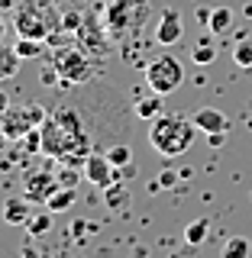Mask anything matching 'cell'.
<instances>
[{"label":"cell","mask_w":252,"mask_h":258,"mask_svg":"<svg viewBox=\"0 0 252 258\" xmlns=\"http://www.w3.org/2000/svg\"><path fill=\"white\" fill-rule=\"evenodd\" d=\"M42 129V155L59 158L65 165H81L84 168L87 155H91V139H87L84 126H81V116L75 110H55L45 116Z\"/></svg>","instance_id":"6da1fadb"},{"label":"cell","mask_w":252,"mask_h":258,"mask_svg":"<svg viewBox=\"0 0 252 258\" xmlns=\"http://www.w3.org/2000/svg\"><path fill=\"white\" fill-rule=\"evenodd\" d=\"M200 129L194 126V119L188 116H178V113H162L159 119L149 123V145L165 158H178L191 149L194 136Z\"/></svg>","instance_id":"7a4b0ae2"},{"label":"cell","mask_w":252,"mask_h":258,"mask_svg":"<svg viewBox=\"0 0 252 258\" xmlns=\"http://www.w3.org/2000/svg\"><path fill=\"white\" fill-rule=\"evenodd\" d=\"M59 23H62V16L48 0H23L20 10H16V32H20L23 39H39V42H45Z\"/></svg>","instance_id":"3957f363"},{"label":"cell","mask_w":252,"mask_h":258,"mask_svg":"<svg viewBox=\"0 0 252 258\" xmlns=\"http://www.w3.org/2000/svg\"><path fill=\"white\" fill-rule=\"evenodd\" d=\"M149 13L145 0H110L107 10H104V26L113 39H123L126 32H139V23Z\"/></svg>","instance_id":"277c9868"},{"label":"cell","mask_w":252,"mask_h":258,"mask_svg":"<svg viewBox=\"0 0 252 258\" xmlns=\"http://www.w3.org/2000/svg\"><path fill=\"white\" fill-rule=\"evenodd\" d=\"M145 81H149V87L156 94H172L181 87V81H184V68H181V61L175 58V55H159V58H152L149 64H145Z\"/></svg>","instance_id":"5b68a950"},{"label":"cell","mask_w":252,"mask_h":258,"mask_svg":"<svg viewBox=\"0 0 252 258\" xmlns=\"http://www.w3.org/2000/svg\"><path fill=\"white\" fill-rule=\"evenodd\" d=\"M48 113L42 107H32V103H26V107H16V103H10L4 113H0V123H4L7 136L10 139H23L26 133H32V129H39L45 123Z\"/></svg>","instance_id":"8992f818"},{"label":"cell","mask_w":252,"mask_h":258,"mask_svg":"<svg viewBox=\"0 0 252 258\" xmlns=\"http://www.w3.org/2000/svg\"><path fill=\"white\" fill-rule=\"evenodd\" d=\"M59 187H62L59 174H52V171H29L26 181H23V197H26L29 204H42L45 207L48 197H52Z\"/></svg>","instance_id":"52a82bcc"},{"label":"cell","mask_w":252,"mask_h":258,"mask_svg":"<svg viewBox=\"0 0 252 258\" xmlns=\"http://www.w3.org/2000/svg\"><path fill=\"white\" fill-rule=\"evenodd\" d=\"M84 177L94 184V187H104V190H107L110 184H117V168L110 165L107 152H104V155H87V161H84Z\"/></svg>","instance_id":"ba28073f"},{"label":"cell","mask_w":252,"mask_h":258,"mask_svg":"<svg viewBox=\"0 0 252 258\" xmlns=\"http://www.w3.org/2000/svg\"><path fill=\"white\" fill-rule=\"evenodd\" d=\"M55 71H59L62 78H68V81H87V64H84V58H81L78 52H62V55H55Z\"/></svg>","instance_id":"9c48e42d"},{"label":"cell","mask_w":252,"mask_h":258,"mask_svg":"<svg viewBox=\"0 0 252 258\" xmlns=\"http://www.w3.org/2000/svg\"><path fill=\"white\" fill-rule=\"evenodd\" d=\"M191 119H194V126H197L200 133H207V136H217V133H226V129H230V119L214 107H200Z\"/></svg>","instance_id":"30bf717a"},{"label":"cell","mask_w":252,"mask_h":258,"mask_svg":"<svg viewBox=\"0 0 252 258\" xmlns=\"http://www.w3.org/2000/svg\"><path fill=\"white\" fill-rule=\"evenodd\" d=\"M156 39L159 45H175L181 39V13L178 10H165L159 16V26H156Z\"/></svg>","instance_id":"8fae6325"},{"label":"cell","mask_w":252,"mask_h":258,"mask_svg":"<svg viewBox=\"0 0 252 258\" xmlns=\"http://www.w3.org/2000/svg\"><path fill=\"white\" fill-rule=\"evenodd\" d=\"M32 220V204L26 197H7L4 200V223L10 226H26Z\"/></svg>","instance_id":"7c38bea8"},{"label":"cell","mask_w":252,"mask_h":258,"mask_svg":"<svg viewBox=\"0 0 252 258\" xmlns=\"http://www.w3.org/2000/svg\"><path fill=\"white\" fill-rule=\"evenodd\" d=\"M230 26H233V10H230V7H217V10H210V20H207L210 32L220 36V32H226Z\"/></svg>","instance_id":"4fadbf2b"},{"label":"cell","mask_w":252,"mask_h":258,"mask_svg":"<svg viewBox=\"0 0 252 258\" xmlns=\"http://www.w3.org/2000/svg\"><path fill=\"white\" fill-rule=\"evenodd\" d=\"M136 116L145 119V123L159 119V116H162V94H156V97H145V100L136 103Z\"/></svg>","instance_id":"5bb4252c"},{"label":"cell","mask_w":252,"mask_h":258,"mask_svg":"<svg viewBox=\"0 0 252 258\" xmlns=\"http://www.w3.org/2000/svg\"><path fill=\"white\" fill-rule=\"evenodd\" d=\"M71 204H75V187H59L52 197H48L45 207H48V213H65Z\"/></svg>","instance_id":"9a60e30c"},{"label":"cell","mask_w":252,"mask_h":258,"mask_svg":"<svg viewBox=\"0 0 252 258\" xmlns=\"http://www.w3.org/2000/svg\"><path fill=\"white\" fill-rule=\"evenodd\" d=\"M207 229H210V220H197V223H191L188 229H184V242H188L191 248H197L200 242L207 239Z\"/></svg>","instance_id":"2e32d148"},{"label":"cell","mask_w":252,"mask_h":258,"mask_svg":"<svg viewBox=\"0 0 252 258\" xmlns=\"http://www.w3.org/2000/svg\"><path fill=\"white\" fill-rule=\"evenodd\" d=\"M223 258H249V239H242V236L226 239V245H223Z\"/></svg>","instance_id":"e0dca14e"},{"label":"cell","mask_w":252,"mask_h":258,"mask_svg":"<svg viewBox=\"0 0 252 258\" xmlns=\"http://www.w3.org/2000/svg\"><path fill=\"white\" fill-rule=\"evenodd\" d=\"M233 61H236L239 68H252V39H239V42L233 45Z\"/></svg>","instance_id":"ac0fdd59"},{"label":"cell","mask_w":252,"mask_h":258,"mask_svg":"<svg viewBox=\"0 0 252 258\" xmlns=\"http://www.w3.org/2000/svg\"><path fill=\"white\" fill-rule=\"evenodd\" d=\"M16 55H20V58H39V55H42V42H39V39H23L20 36Z\"/></svg>","instance_id":"d6986e66"},{"label":"cell","mask_w":252,"mask_h":258,"mask_svg":"<svg viewBox=\"0 0 252 258\" xmlns=\"http://www.w3.org/2000/svg\"><path fill=\"white\" fill-rule=\"evenodd\" d=\"M16 64H20V55H16V48H0V78H7V75H13L16 71Z\"/></svg>","instance_id":"ffe728a7"},{"label":"cell","mask_w":252,"mask_h":258,"mask_svg":"<svg viewBox=\"0 0 252 258\" xmlns=\"http://www.w3.org/2000/svg\"><path fill=\"white\" fill-rule=\"evenodd\" d=\"M104 194H107V204H110V207H117V210L129 204V194H126L123 184H110V187L104 190Z\"/></svg>","instance_id":"44dd1931"},{"label":"cell","mask_w":252,"mask_h":258,"mask_svg":"<svg viewBox=\"0 0 252 258\" xmlns=\"http://www.w3.org/2000/svg\"><path fill=\"white\" fill-rule=\"evenodd\" d=\"M191 58L197 61V64H210V61H217V48L210 45V42H197V45H194V52H191Z\"/></svg>","instance_id":"7402d4cb"},{"label":"cell","mask_w":252,"mask_h":258,"mask_svg":"<svg viewBox=\"0 0 252 258\" xmlns=\"http://www.w3.org/2000/svg\"><path fill=\"white\" fill-rule=\"evenodd\" d=\"M107 158H110V165H113V168H126L129 161H133V152H129L126 145H113V149L107 152Z\"/></svg>","instance_id":"603a6c76"},{"label":"cell","mask_w":252,"mask_h":258,"mask_svg":"<svg viewBox=\"0 0 252 258\" xmlns=\"http://www.w3.org/2000/svg\"><path fill=\"white\" fill-rule=\"evenodd\" d=\"M48 226H52V216H48V213H36V216L26 223V229L32 232V236H45Z\"/></svg>","instance_id":"cb8c5ba5"},{"label":"cell","mask_w":252,"mask_h":258,"mask_svg":"<svg viewBox=\"0 0 252 258\" xmlns=\"http://www.w3.org/2000/svg\"><path fill=\"white\" fill-rule=\"evenodd\" d=\"M59 181H62V187H75L78 184V165H65L59 171Z\"/></svg>","instance_id":"d4e9b609"},{"label":"cell","mask_w":252,"mask_h":258,"mask_svg":"<svg viewBox=\"0 0 252 258\" xmlns=\"http://www.w3.org/2000/svg\"><path fill=\"white\" fill-rule=\"evenodd\" d=\"M62 23H65V29H68V32H75L78 23H81V16L78 13H68V16H62Z\"/></svg>","instance_id":"484cf974"},{"label":"cell","mask_w":252,"mask_h":258,"mask_svg":"<svg viewBox=\"0 0 252 258\" xmlns=\"http://www.w3.org/2000/svg\"><path fill=\"white\" fill-rule=\"evenodd\" d=\"M23 258H42V255H39L32 245H23Z\"/></svg>","instance_id":"4316f807"},{"label":"cell","mask_w":252,"mask_h":258,"mask_svg":"<svg viewBox=\"0 0 252 258\" xmlns=\"http://www.w3.org/2000/svg\"><path fill=\"white\" fill-rule=\"evenodd\" d=\"M7 107H10V100H7V94H4V91H0V113H4Z\"/></svg>","instance_id":"83f0119b"},{"label":"cell","mask_w":252,"mask_h":258,"mask_svg":"<svg viewBox=\"0 0 252 258\" xmlns=\"http://www.w3.org/2000/svg\"><path fill=\"white\" fill-rule=\"evenodd\" d=\"M10 139V136H7V129H4V123H0V149H4V142Z\"/></svg>","instance_id":"f1b7e54d"},{"label":"cell","mask_w":252,"mask_h":258,"mask_svg":"<svg viewBox=\"0 0 252 258\" xmlns=\"http://www.w3.org/2000/svg\"><path fill=\"white\" fill-rule=\"evenodd\" d=\"M0 7H16V0H0Z\"/></svg>","instance_id":"f546056e"},{"label":"cell","mask_w":252,"mask_h":258,"mask_svg":"<svg viewBox=\"0 0 252 258\" xmlns=\"http://www.w3.org/2000/svg\"><path fill=\"white\" fill-rule=\"evenodd\" d=\"M175 258H184V255H175ZM188 258H194V255H188Z\"/></svg>","instance_id":"4dcf8cb0"}]
</instances>
